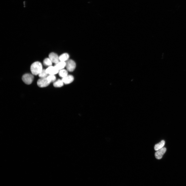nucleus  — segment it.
<instances>
[{
    "mask_svg": "<svg viewBox=\"0 0 186 186\" xmlns=\"http://www.w3.org/2000/svg\"><path fill=\"white\" fill-rule=\"evenodd\" d=\"M47 80L50 83L51 82H54L56 80V77L55 75H49L47 77Z\"/></svg>",
    "mask_w": 186,
    "mask_h": 186,
    "instance_id": "4468645a",
    "label": "nucleus"
},
{
    "mask_svg": "<svg viewBox=\"0 0 186 186\" xmlns=\"http://www.w3.org/2000/svg\"><path fill=\"white\" fill-rule=\"evenodd\" d=\"M30 69L33 75H38L43 69L42 64L40 62H35L32 64Z\"/></svg>",
    "mask_w": 186,
    "mask_h": 186,
    "instance_id": "f257e3e1",
    "label": "nucleus"
},
{
    "mask_svg": "<svg viewBox=\"0 0 186 186\" xmlns=\"http://www.w3.org/2000/svg\"><path fill=\"white\" fill-rule=\"evenodd\" d=\"M34 78L33 74L26 73L23 75L22 79L23 81L25 84L30 85L33 82Z\"/></svg>",
    "mask_w": 186,
    "mask_h": 186,
    "instance_id": "f03ea898",
    "label": "nucleus"
},
{
    "mask_svg": "<svg viewBox=\"0 0 186 186\" xmlns=\"http://www.w3.org/2000/svg\"><path fill=\"white\" fill-rule=\"evenodd\" d=\"M64 84L62 79H58V80L54 82L53 86L55 87L59 88L62 87Z\"/></svg>",
    "mask_w": 186,
    "mask_h": 186,
    "instance_id": "f8f14e48",
    "label": "nucleus"
},
{
    "mask_svg": "<svg viewBox=\"0 0 186 186\" xmlns=\"http://www.w3.org/2000/svg\"><path fill=\"white\" fill-rule=\"evenodd\" d=\"M49 58L52 62L56 64L58 63L60 61L59 57L57 54L54 52H52L49 54Z\"/></svg>",
    "mask_w": 186,
    "mask_h": 186,
    "instance_id": "0eeeda50",
    "label": "nucleus"
},
{
    "mask_svg": "<svg viewBox=\"0 0 186 186\" xmlns=\"http://www.w3.org/2000/svg\"><path fill=\"white\" fill-rule=\"evenodd\" d=\"M59 73L60 76L63 78L68 75V71L65 69H63L59 70Z\"/></svg>",
    "mask_w": 186,
    "mask_h": 186,
    "instance_id": "ddd939ff",
    "label": "nucleus"
},
{
    "mask_svg": "<svg viewBox=\"0 0 186 186\" xmlns=\"http://www.w3.org/2000/svg\"><path fill=\"white\" fill-rule=\"evenodd\" d=\"M69 58V55L67 53H64L59 57L60 61L65 62L68 60Z\"/></svg>",
    "mask_w": 186,
    "mask_h": 186,
    "instance_id": "9b49d317",
    "label": "nucleus"
},
{
    "mask_svg": "<svg viewBox=\"0 0 186 186\" xmlns=\"http://www.w3.org/2000/svg\"><path fill=\"white\" fill-rule=\"evenodd\" d=\"M74 78L71 75H68L65 77L62 78V80L64 84H69L71 83L73 81Z\"/></svg>",
    "mask_w": 186,
    "mask_h": 186,
    "instance_id": "6e6552de",
    "label": "nucleus"
},
{
    "mask_svg": "<svg viewBox=\"0 0 186 186\" xmlns=\"http://www.w3.org/2000/svg\"><path fill=\"white\" fill-rule=\"evenodd\" d=\"M166 148L163 147L157 151L155 154V156L156 158L158 159H161L166 152Z\"/></svg>",
    "mask_w": 186,
    "mask_h": 186,
    "instance_id": "39448f33",
    "label": "nucleus"
},
{
    "mask_svg": "<svg viewBox=\"0 0 186 186\" xmlns=\"http://www.w3.org/2000/svg\"><path fill=\"white\" fill-rule=\"evenodd\" d=\"M48 74L46 72V70L42 69L41 72L38 74L39 76L41 78L47 77Z\"/></svg>",
    "mask_w": 186,
    "mask_h": 186,
    "instance_id": "dca6fc26",
    "label": "nucleus"
},
{
    "mask_svg": "<svg viewBox=\"0 0 186 186\" xmlns=\"http://www.w3.org/2000/svg\"><path fill=\"white\" fill-rule=\"evenodd\" d=\"M66 62L63 61H59L56 64L55 66L59 70L63 69L66 67Z\"/></svg>",
    "mask_w": 186,
    "mask_h": 186,
    "instance_id": "9d476101",
    "label": "nucleus"
},
{
    "mask_svg": "<svg viewBox=\"0 0 186 186\" xmlns=\"http://www.w3.org/2000/svg\"><path fill=\"white\" fill-rule=\"evenodd\" d=\"M165 141L164 140H162L160 142L155 145L154 147L155 150L157 151L162 148L165 146Z\"/></svg>",
    "mask_w": 186,
    "mask_h": 186,
    "instance_id": "1a4fd4ad",
    "label": "nucleus"
},
{
    "mask_svg": "<svg viewBox=\"0 0 186 186\" xmlns=\"http://www.w3.org/2000/svg\"><path fill=\"white\" fill-rule=\"evenodd\" d=\"M48 74L55 75L59 73V70L55 66H50L46 70Z\"/></svg>",
    "mask_w": 186,
    "mask_h": 186,
    "instance_id": "423d86ee",
    "label": "nucleus"
},
{
    "mask_svg": "<svg viewBox=\"0 0 186 186\" xmlns=\"http://www.w3.org/2000/svg\"><path fill=\"white\" fill-rule=\"evenodd\" d=\"M76 67V63L72 60H68L66 62L67 70L69 72H72L74 70Z\"/></svg>",
    "mask_w": 186,
    "mask_h": 186,
    "instance_id": "7ed1b4c3",
    "label": "nucleus"
},
{
    "mask_svg": "<svg viewBox=\"0 0 186 186\" xmlns=\"http://www.w3.org/2000/svg\"><path fill=\"white\" fill-rule=\"evenodd\" d=\"M52 62L49 58L45 59L43 61V64L46 66H51Z\"/></svg>",
    "mask_w": 186,
    "mask_h": 186,
    "instance_id": "2eb2a0df",
    "label": "nucleus"
},
{
    "mask_svg": "<svg viewBox=\"0 0 186 186\" xmlns=\"http://www.w3.org/2000/svg\"><path fill=\"white\" fill-rule=\"evenodd\" d=\"M37 84L39 87L43 88L47 86L50 83L48 81L47 77H46L41 78L39 79Z\"/></svg>",
    "mask_w": 186,
    "mask_h": 186,
    "instance_id": "20e7f679",
    "label": "nucleus"
}]
</instances>
